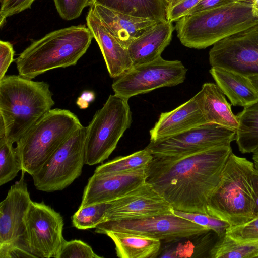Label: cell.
Masks as SVG:
<instances>
[{"label":"cell","instance_id":"ab89813d","mask_svg":"<svg viewBox=\"0 0 258 258\" xmlns=\"http://www.w3.org/2000/svg\"><path fill=\"white\" fill-rule=\"evenodd\" d=\"M252 86L258 93V75L247 76Z\"/></svg>","mask_w":258,"mask_h":258},{"label":"cell","instance_id":"d590c367","mask_svg":"<svg viewBox=\"0 0 258 258\" xmlns=\"http://www.w3.org/2000/svg\"><path fill=\"white\" fill-rule=\"evenodd\" d=\"M35 257L22 239L18 243L0 247V258Z\"/></svg>","mask_w":258,"mask_h":258},{"label":"cell","instance_id":"7bdbcfd3","mask_svg":"<svg viewBox=\"0 0 258 258\" xmlns=\"http://www.w3.org/2000/svg\"><path fill=\"white\" fill-rule=\"evenodd\" d=\"M176 1V0H168V1L169 2V6L172 5Z\"/></svg>","mask_w":258,"mask_h":258},{"label":"cell","instance_id":"4316f807","mask_svg":"<svg viewBox=\"0 0 258 258\" xmlns=\"http://www.w3.org/2000/svg\"><path fill=\"white\" fill-rule=\"evenodd\" d=\"M211 258H258V241L241 243L225 234L210 253Z\"/></svg>","mask_w":258,"mask_h":258},{"label":"cell","instance_id":"5b68a950","mask_svg":"<svg viewBox=\"0 0 258 258\" xmlns=\"http://www.w3.org/2000/svg\"><path fill=\"white\" fill-rule=\"evenodd\" d=\"M254 170L253 162L232 153L224 166L221 180L209 201L208 214L227 222L230 226L253 219Z\"/></svg>","mask_w":258,"mask_h":258},{"label":"cell","instance_id":"e0dca14e","mask_svg":"<svg viewBox=\"0 0 258 258\" xmlns=\"http://www.w3.org/2000/svg\"><path fill=\"white\" fill-rule=\"evenodd\" d=\"M208 123L204 115L199 92L175 109L161 113L149 131L150 142H156Z\"/></svg>","mask_w":258,"mask_h":258},{"label":"cell","instance_id":"5bb4252c","mask_svg":"<svg viewBox=\"0 0 258 258\" xmlns=\"http://www.w3.org/2000/svg\"><path fill=\"white\" fill-rule=\"evenodd\" d=\"M173 209L168 202L146 181L123 196L108 202L101 223L171 214Z\"/></svg>","mask_w":258,"mask_h":258},{"label":"cell","instance_id":"f546056e","mask_svg":"<svg viewBox=\"0 0 258 258\" xmlns=\"http://www.w3.org/2000/svg\"><path fill=\"white\" fill-rule=\"evenodd\" d=\"M172 213L177 216L214 231L220 238L226 234V230L230 226L227 222L206 214L185 212L174 209Z\"/></svg>","mask_w":258,"mask_h":258},{"label":"cell","instance_id":"d6a6232c","mask_svg":"<svg viewBox=\"0 0 258 258\" xmlns=\"http://www.w3.org/2000/svg\"><path fill=\"white\" fill-rule=\"evenodd\" d=\"M60 16L65 20L79 17L85 7L92 5L90 0H54Z\"/></svg>","mask_w":258,"mask_h":258},{"label":"cell","instance_id":"ee69618b","mask_svg":"<svg viewBox=\"0 0 258 258\" xmlns=\"http://www.w3.org/2000/svg\"><path fill=\"white\" fill-rule=\"evenodd\" d=\"M90 1H91V4H92V5L94 4V1H95V0H90ZM92 5H91V6H92Z\"/></svg>","mask_w":258,"mask_h":258},{"label":"cell","instance_id":"4fadbf2b","mask_svg":"<svg viewBox=\"0 0 258 258\" xmlns=\"http://www.w3.org/2000/svg\"><path fill=\"white\" fill-rule=\"evenodd\" d=\"M209 61L246 77L258 75V24L213 45Z\"/></svg>","mask_w":258,"mask_h":258},{"label":"cell","instance_id":"7a4b0ae2","mask_svg":"<svg viewBox=\"0 0 258 258\" xmlns=\"http://www.w3.org/2000/svg\"><path fill=\"white\" fill-rule=\"evenodd\" d=\"M257 24L252 3L233 0L187 15L176 22L175 28L182 45L201 49Z\"/></svg>","mask_w":258,"mask_h":258},{"label":"cell","instance_id":"8fae6325","mask_svg":"<svg viewBox=\"0 0 258 258\" xmlns=\"http://www.w3.org/2000/svg\"><path fill=\"white\" fill-rule=\"evenodd\" d=\"M107 231L128 232L169 242L197 237L210 230L172 213L143 219L102 222L95 230L103 234Z\"/></svg>","mask_w":258,"mask_h":258},{"label":"cell","instance_id":"74e56055","mask_svg":"<svg viewBox=\"0 0 258 258\" xmlns=\"http://www.w3.org/2000/svg\"><path fill=\"white\" fill-rule=\"evenodd\" d=\"M95 99V94L92 91H85L78 97L76 103L81 109L87 108L89 103Z\"/></svg>","mask_w":258,"mask_h":258},{"label":"cell","instance_id":"52a82bcc","mask_svg":"<svg viewBox=\"0 0 258 258\" xmlns=\"http://www.w3.org/2000/svg\"><path fill=\"white\" fill-rule=\"evenodd\" d=\"M128 100L110 95L86 126L85 161L89 165L100 163L115 149L126 130L131 125L132 112Z\"/></svg>","mask_w":258,"mask_h":258},{"label":"cell","instance_id":"44dd1931","mask_svg":"<svg viewBox=\"0 0 258 258\" xmlns=\"http://www.w3.org/2000/svg\"><path fill=\"white\" fill-rule=\"evenodd\" d=\"M209 72L232 105L244 107L258 100V93L247 77L218 67H212Z\"/></svg>","mask_w":258,"mask_h":258},{"label":"cell","instance_id":"7c38bea8","mask_svg":"<svg viewBox=\"0 0 258 258\" xmlns=\"http://www.w3.org/2000/svg\"><path fill=\"white\" fill-rule=\"evenodd\" d=\"M236 131L215 123H206L146 147L154 157L180 158L215 147L231 145Z\"/></svg>","mask_w":258,"mask_h":258},{"label":"cell","instance_id":"e575fe53","mask_svg":"<svg viewBox=\"0 0 258 258\" xmlns=\"http://www.w3.org/2000/svg\"><path fill=\"white\" fill-rule=\"evenodd\" d=\"M203 0H176L169 6L167 20L176 22L182 17L188 15L189 12Z\"/></svg>","mask_w":258,"mask_h":258},{"label":"cell","instance_id":"9c48e42d","mask_svg":"<svg viewBox=\"0 0 258 258\" xmlns=\"http://www.w3.org/2000/svg\"><path fill=\"white\" fill-rule=\"evenodd\" d=\"M187 70L179 60H167L161 56L132 66L116 78L112 84L114 94L128 100L131 97L165 87L183 83Z\"/></svg>","mask_w":258,"mask_h":258},{"label":"cell","instance_id":"484cf974","mask_svg":"<svg viewBox=\"0 0 258 258\" xmlns=\"http://www.w3.org/2000/svg\"><path fill=\"white\" fill-rule=\"evenodd\" d=\"M153 156L147 149L125 156L117 157L96 167L94 173L112 174L125 172L147 167Z\"/></svg>","mask_w":258,"mask_h":258},{"label":"cell","instance_id":"4dcf8cb0","mask_svg":"<svg viewBox=\"0 0 258 258\" xmlns=\"http://www.w3.org/2000/svg\"><path fill=\"white\" fill-rule=\"evenodd\" d=\"M90 246L80 240L65 241L56 258H101Z\"/></svg>","mask_w":258,"mask_h":258},{"label":"cell","instance_id":"30bf717a","mask_svg":"<svg viewBox=\"0 0 258 258\" xmlns=\"http://www.w3.org/2000/svg\"><path fill=\"white\" fill-rule=\"evenodd\" d=\"M60 214L43 202H32L21 239L35 257L56 258L65 241Z\"/></svg>","mask_w":258,"mask_h":258},{"label":"cell","instance_id":"7402d4cb","mask_svg":"<svg viewBox=\"0 0 258 258\" xmlns=\"http://www.w3.org/2000/svg\"><path fill=\"white\" fill-rule=\"evenodd\" d=\"M203 112L208 123H215L236 131L238 126L237 115L216 84L205 83L199 91Z\"/></svg>","mask_w":258,"mask_h":258},{"label":"cell","instance_id":"ba28073f","mask_svg":"<svg viewBox=\"0 0 258 258\" xmlns=\"http://www.w3.org/2000/svg\"><path fill=\"white\" fill-rule=\"evenodd\" d=\"M86 132L83 125L77 130L32 175L37 190H62L81 175L85 164Z\"/></svg>","mask_w":258,"mask_h":258},{"label":"cell","instance_id":"cb8c5ba5","mask_svg":"<svg viewBox=\"0 0 258 258\" xmlns=\"http://www.w3.org/2000/svg\"><path fill=\"white\" fill-rule=\"evenodd\" d=\"M94 4L131 16L158 22L167 21L168 0H95Z\"/></svg>","mask_w":258,"mask_h":258},{"label":"cell","instance_id":"2e32d148","mask_svg":"<svg viewBox=\"0 0 258 258\" xmlns=\"http://www.w3.org/2000/svg\"><path fill=\"white\" fill-rule=\"evenodd\" d=\"M148 166L117 174L94 173L84 188L79 208L110 202L138 187L146 181Z\"/></svg>","mask_w":258,"mask_h":258},{"label":"cell","instance_id":"8992f818","mask_svg":"<svg viewBox=\"0 0 258 258\" xmlns=\"http://www.w3.org/2000/svg\"><path fill=\"white\" fill-rule=\"evenodd\" d=\"M81 126L77 116L70 110L50 109L16 142L22 170L31 176L36 173Z\"/></svg>","mask_w":258,"mask_h":258},{"label":"cell","instance_id":"277c9868","mask_svg":"<svg viewBox=\"0 0 258 258\" xmlns=\"http://www.w3.org/2000/svg\"><path fill=\"white\" fill-rule=\"evenodd\" d=\"M92 34L84 25L51 32L33 41L17 57L19 75L32 79L47 71L75 66L88 49Z\"/></svg>","mask_w":258,"mask_h":258},{"label":"cell","instance_id":"6da1fadb","mask_svg":"<svg viewBox=\"0 0 258 258\" xmlns=\"http://www.w3.org/2000/svg\"><path fill=\"white\" fill-rule=\"evenodd\" d=\"M232 153L225 145L180 158L154 157L146 181L174 210L208 214L207 205Z\"/></svg>","mask_w":258,"mask_h":258},{"label":"cell","instance_id":"ffe728a7","mask_svg":"<svg viewBox=\"0 0 258 258\" xmlns=\"http://www.w3.org/2000/svg\"><path fill=\"white\" fill-rule=\"evenodd\" d=\"M175 27L170 21L160 22L134 39L127 49L133 66L155 60L169 45Z\"/></svg>","mask_w":258,"mask_h":258},{"label":"cell","instance_id":"d4e9b609","mask_svg":"<svg viewBox=\"0 0 258 258\" xmlns=\"http://www.w3.org/2000/svg\"><path fill=\"white\" fill-rule=\"evenodd\" d=\"M238 126L235 141L242 153H250L258 148V100L244 107L237 114Z\"/></svg>","mask_w":258,"mask_h":258},{"label":"cell","instance_id":"ac0fdd59","mask_svg":"<svg viewBox=\"0 0 258 258\" xmlns=\"http://www.w3.org/2000/svg\"><path fill=\"white\" fill-rule=\"evenodd\" d=\"M87 27L98 43L110 76L116 78L133 66L127 48L108 31L91 6L86 17Z\"/></svg>","mask_w":258,"mask_h":258},{"label":"cell","instance_id":"f35d334b","mask_svg":"<svg viewBox=\"0 0 258 258\" xmlns=\"http://www.w3.org/2000/svg\"><path fill=\"white\" fill-rule=\"evenodd\" d=\"M252 186L255 197L253 209V218L258 216V172L255 168L252 177Z\"/></svg>","mask_w":258,"mask_h":258},{"label":"cell","instance_id":"836d02e7","mask_svg":"<svg viewBox=\"0 0 258 258\" xmlns=\"http://www.w3.org/2000/svg\"><path fill=\"white\" fill-rule=\"evenodd\" d=\"M34 0H2L0 10V25L6 18L31 8Z\"/></svg>","mask_w":258,"mask_h":258},{"label":"cell","instance_id":"83f0119b","mask_svg":"<svg viewBox=\"0 0 258 258\" xmlns=\"http://www.w3.org/2000/svg\"><path fill=\"white\" fill-rule=\"evenodd\" d=\"M22 169L16 147L5 137L0 138V185L12 180Z\"/></svg>","mask_w":258,"mask_h":258},{"label":"cell","instance_id":"60d3db41","mask_svg":"<svg viewBox=\"0 0 258 258\" xmlns=\"http://www.w3.org/2000/svg\"><path fill=\"white\" fill-rule=\"evenodd\" d=\"M252 153L254 167L255 170L258 172V148L253 152Z\"/></svg>","mask_w":258,"mask_h":258},{"label":"cell","instance_id":"1f68e13d","mask_svg":"<svg viewBox=\"0 0 258 258\" xmlns=\"http://www.w3.org/2000/svg\"><path fill=\"white\" fill-rule=\"evenodd\" d=\"M226 234L239 242L258 241V216L244 224L229 226Z\"/></svg>","mask_w":258,"mask_h":258},{"label":"cell","instance_id":"b9f144b4","mask_svg":"<svg viewBox=\"0 0 258 258\" xmlns=\"http://www.w3.org/2000/svg\"><path fill=\"white\" fill-rule=\"evenodd\" d=\"M252 11L253 15L258 17V0H252Z\"/></svg>","mask_w":258,"mask_h":258},{"label":"cell","instance_id":"d6986e66","mask_svg":"<svg viewBox=\"0 0 258 258\" xmlns=\"http://www.w3.org/2000/svg\"><path fill=\"white\" fill-rule=\"evenodd\" d=\"M109 33L125 48L158 22L131 16L100 5H92Z\"/></svg>","mask_w":258,"mask_h":258},{"label":"cell","instance_id":"8d00e7d4","mask_svg":"<svg viewBox=\"0 0 258 258\" xmlns=\"http://www.w3.org/2000/svg\"><path fill=\"white\" fill-rule=\"evenodd\" d=\"M14 50L12 44L8 41H0V80L6 75L10 65L13 61Z\"/></svg>","mask_w":258,"mask_h":258},{"label":"cell","instance_id":"603a6c76","mask_svg":"<svg viewBox=\"0 0 258 258\" xmlns=\"http://www.w3.org/2000/svg\"><path fill=\"white\" fill-rule=\"evenodd\" d=\"M103 234L112 240L120 258L155 257L161 247V241L143 235L115 231H107Z\"/></svg>","mask_w":258,"mask_h":258},{"label":"cell","instance_id":"3957f363","mask_svg":"<svg viewBox=\"0 0 258 258\" xmlns=\"http://www.w3.org/2000/svg\"><path fill=\"white\" fill-rule=\"evenodd\" d=\"M55 102L49 85L19 75H7L0 80V119L6 140L16 143Z\"/></svg>","mask_w":258,"mask_h":258},{"label":"cell","instance_id":"f1b7e54d","mask_svg":"<svg viewBox=\"0 0 258 258\" xmlns=\"http://www.w3.org/2000/svg\"><path fill=\"white\" fill-rule=\"evenodd\" d=\"M108 206L107 202L79 208L72 217L73 226L81 230L95 228L101 222Z\"/></svg>","mask_w":258,"mask_h":258},{"label":"cell","instance_id":"9a60e30c","mask_svg":"<svg viewBox=\"0 0 258 258\" xmlns=\"http://www.w3.org/2000/svg\"><path fill=\"white\" fill-rule=\"evenodd\" d=\"M20 179L12 185L0 203V247L20 241L25 220L32 202L25 180L24 171Z\"/></svg>","mask_w":258,"mask_h":258}]
</instances>
